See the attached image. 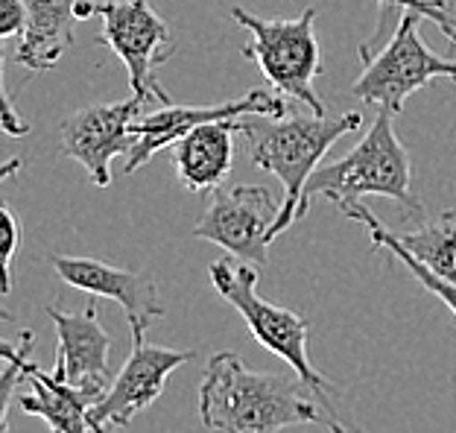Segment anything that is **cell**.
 <instances>
[{
    "instance_id": "9a60e30c",
    "label": "cell",
    "mask_w": 456,
    "mask_h": 433,
    "mask_svg": "<svg viewBox=\"0 0 456 433\" xmlns=\"http://www.w3.org/2000/svg\"><path fill=\"white\" fill-rule=\"evenodd\" d=\"M24 380H29V393H20V413L38 416L50 425V433H109L94 428L91 407L97 398L79 393L53 372H45L33 357L24 364Z\"/></svg>"
},
{
    "instance_id": "8992f818",
    "label": "cell",
    "mask_w": 456,
    "mask_h": 433,
    "mask_svg": "<svg viewBox=\"0 0 456 433\" xmlns=\"http://www.w3.org/2000/svg\"><path fill=\"white\" fill-rule=\"evenodd\" d=\"M419 12H403L401 24L389 41L375 56L362 61V74L351 82V94L369 106H387L392 111H401L419 88L428 86L430 79L448 77L456 79V61L436 56L424 45L419 36Z\"/></svg>"
},
{
    "instance_id": "7402d4cb",
    "label": "cell",
    "mask_w": 456,
    "mask_h": 433,
    "mask_svg": "<svg viewBox=\"0 0 456 433\" xmlns=\"http://www.w3.org/2000/svg\"><path fill=\"white\" fill-rule=\"evenodd\" d=\"M27 20L24 0H0V38H20L27 33Z\"/></svg>"
},
{
    "instance_id": "d6986e66",
    "label": "cell",
    "mask_w": 456,
    "mask_h": 433,
    "mask_svg": "<svg viewBox=\"0 0 456 433\" xmlns=\"http://www.w3.org/2000/svg\"><path fill=\"white\" fill-rule=\"evenodd\" d=\"M33 331H20L15 337L4 339V346H0V352H4V360H6V372L0 378V421H4V433H12L9 430V404L15 401V387L24 384V364L33 355Z\"/></svg>"
},
{
    "instance_id": "7a4b0ae2",
    "label": "cell",
    "mask_w": 456,
    "mask_h": 433,
    "mask_svg": "<svg viewBox=\"0 0 456 433\" xmlns=\"http://www.w3.org/2000/svg\"><path fill=\"white\" fill-rule=\"evenodd\" d=\"M243 138L248 143V159L257 170H266L281 182L284 200L278 220L273 225V241L281 237L298 220V202L307 179L328 156L334 143L357 132L362 115L342 111V115H293V118H266L246 115Z\"/></svg>"
},
{
    "instance_id": "9c48e42d",
    "label": "cell",
    "mask_w": 456,
    "mask_h": 433,
    "mask_svg": "<svg viewBox=\"0 0 456 433\" xmlns=\"http://www.w3.org/2000/svg\"><path fill=\"white\" fill-rule=\"evenodd\" d=\"M152 100L132 94L118 102H94L82 106L61 120V152L86 167L88 179L97 188L111 184V161L132 150V123L141 118V109Z\"/></svg>"
},
{
    "instance_id": "603a6c76",
    "label": "cell",
    "mask_w": 456,
    "mask_h": 433,
    "mask_svg": "<svg viewBox=\"0 0 456 433\" xmlns=\"http://www.w3.org/2000/svg\"><path fill=\"white\" fill-rule=\"evenodd\" d=\"M0 106H4V111H0V127H4L6 135L12 138H24L29 132V123L24 118H18V111L12 106V94H9L6 88V77H4V65H0Z\"/></svg>"
},
{
    "instance_id": "ba28073f",
    "label": "cell",
    "mask_w": 456,
    "mask_h": 433,
    "mask_svg": "<svg viewBox=\"0 0 456 433\" xmlns=\"http://www.w3.org/2000/svg\"><path fill=\"white\" fill-rule=\"evenodd\" d=\"M278 211L281 202L264 184H223L211 191V205L193 225V237L223 246L237 261L261 270L269 257Z\"/></svg>"
},
{
    "instance_id": "44dd1931",
    "label": "cell",
    "mask_w": 456,
    "mask_h": 433,
    "mask_svg": "<svg viewBox=\"0 0 456 433\" xmlns=\"http://www.w3.org/2000/svg\"><path fill=\"white\" fill-rule=\"evenodd\" d=\"M0 223H4V293L12 290V257L18 249V241H20V225H18V216L9 205H0Z\"/></svg>"
},
{
    "instance_id": "5b68a950",
    "label": "cell",
    "mask_w": 456,
    "mask_h": 433,
    "mask_svg": "<svg viewBox=\"0 0 456 433\" xmlns=\"http://www.w3.org/2000/svg\"><path fill=\"white\" fill-rule=\"evenodd\" d=\"M232 18L240 24L252 41L243 47L246 59H252L273 91L293 97L314 111L328 115L319 100L314 82L322 74V50L316 41V9H305L296 18H257L243 6L232 9Z\"/></svg>"
},
{
    "instance_id": "30bf717a",
    "label": "cell",
    "mask_w": 456,
    "mask_h": 433,
    "mask_svg": "<svg viewBox=\"0 0 456 433\" xmlns=\"http://www.w3.org/2000/svg\"><path fill=\"white\" fill-rule=\"evenodd\" d=\"M246 115L284 118L287 115L284 94H278V91L252 88L243 97L214 102V106H175V102H167V106H161L159 111L141 115L132 123L134 143H132V150L126 156V167L123 170L134 173L138 167H143L155 152L173 147L175 141H179L182 135H188V132L200 127V123L234 120V118H246Z\"/></svg>"
},
{
    "instance_id": "52a82bcc",
    "label": "cell",
    "mask_w": 456,
    "mask_h": 433,
    "mask_svg": "<svg viewBox=\"0 0 456 433\" xmlns=\"http://www.w3.org/2000/svg\"><path fill=\"white\" fill-rule=\"evenodd\" d=\"M97 15L102 18L100 41L129 70L132 94L167 106L170 94L159 82V68L173 56L170 27L150 0H97Z\"/></svg>"
},
{
    "instance_id": "2e32d148",
    "label": "cell",
    "mask_w": 456,
    "mask_h": 433,
    "mask_svg": "<svg viewBox=\"0 0 456 433\" xmlns=\"http://www.w3.org/2000/svg\"><path fill=\"white\" fill-rule=\"evenodd\" d=\"M27 33L15 45V61L27 70H50L74 45L79 0H24Z\"/></svg>"
},
{
    "instance_id": "7c38bea8",
    "label": "cell",
    "mask_w": 456,
    "mask_h": 433,
    "mask_svg": "<svg viewBox=\"0 0 456 433\" xmlns=\"http://www.w3.org/2000/svg\"><path fill=\"white\" fill-rule=\"evenodd\" d=\"M50 264L65 284L88 296L114 298L126 314L132 343H143L150 328L164 316L159 287H155L150 273L123 270V266H111L106 261H97V257L74 255H50Z\"/></svg>"
},
{
    "instance_id": "4fadbf2b",
    "label": "cell",
    "mask_w": 456,
    "mask_h": 433,
    "mask_svg": "<svg viewBox=\"0 0 456 433\" xmlns=\"http://www.w3.org/2000/svg\"><path fill=\"white\" fill-rule=\"evenodd\" d=\"M94 298L97 296H91V302L86 305L82 314H68L56 305L45 307V311L59 337L56 364L50 372L74 389H79V393L100 401L114 384V372L109 366L111 337L100 325V307Z\"/></svg>"
},
{
    "instance_id": "6da1fadb",
    "label": "cell",
    "mask_w": 456,
    "mask_h": 433,
    "mask_svg": "<svg viewBox=\"0 0 456 433\" xmlns=\"http://www.w3.org/2000/svg\"><path fill=\"white\" fill-rule=\"evenodd\" d=\"M200 416L202 425L214 433H281L296 425H319L330 433H360L298 375L255 372L234 352H216L205 364Z\"/></svg>"
},
{
    "instance_id": "ac0fdd59",
    "label": "cell",
    "mask_w": 456,
    "mask_h": 433,
    "mask_svg": "<svg viewBox=\"0 0 456 433\" xmlns=\"http://www.w3.org/2000/svg\"><path fill=\"white\" fill-rule=\"evenodd\" d=\"M337 208H339L342 214H348L354 223L366 225L369 234H371V246H375V249L389 252L392 257H398V261H401L403 266H407V270H410L412 275L419 278V284L424 287V290H430L436 298H442L444 307H448V311L456 316V284L444 282V278H439V275H433V273L428 270V266H421L407 249H401L398 241L392 237V232L378 220L375 214H371V211L366 208V205H360V202H339Z\"/></svg>"
},
{
    "instance_id": "3957f363",
    "label": "cell",
    "mask_w": 456,
    "mask_h": 433,
    "mask_svg": "<svg viewBox=\"0 0 456 433\" xmlns=\"http://www.w3.org/2000/svg\"><path fill=\"white\" fill-rule=\"evenodd\" d=\"M398 111L387 106L378 109L369 132L351 147L346 156L319 164L314 176L307 179L298 202V220L310 211L316 197H325L330 202H360L362 197H383L398 202L407 216H421L424 202L412 193V161L407 147L395 135Z\"/></svg>"
},
{
    "instance_id": "8fae6325",
    "label": "cell",
    "mask_w": 456,
    "mask_h": 433,
    "mask_svg": "<svg viewBox=\"0 0 456 433\" xmlns=\"http://www.w3.org/2000/svg\"><path fill=\"white\" fill-rule=\"evenodd\" d=\"M193 355H196L193 348L150 346L147 339L143 343H132V355L123 364L120 372L114 375L109 393L91 407L94 428L109 433L114 428H129L134 416H141L143 410L152 407L161 398L170 375L182 364H188Z\"/></svg>"
},
{
    "instance_id": "277c9868",
    "label": "cell",
    "mask_w": 456,
    "mask_h": 433,
    "mask_svg": "<svg viewBox=\"0 0 456 433\" xmlns=\"http://www.w3.org/2000/svg\"><path fill=\"white\" fill-rule=\"evenodd\" d=\"M208 278H211L214 290L243 316L248 334H252L266 352H273L281 357L284 364H289V369H293L325 404H334L330 398L337 396V387L330 384V380L314 366V360H310V348H307L310 319L266 302V298L257 293V266L252 264L234 266V264H228V257H220V261L211 264Z\"/></svg>"
},
{
    "instance_id": "ffe728a7",
    "label": "cell",
    "mask_w": 456,
    "mask_h": 433,
    "mask_svg": "<svg viewBox=\"0 0 456 433\" xmlns=\"http://www.w3.org/2000/svg\"><path fill=\"white\" fill-rule=\"evenodd\" d=\"M380 4V18H378V27H375V33H371V38L369 41H362L360 45V59L366 61L369 56H375L378 50L387 45L389 41V36L395 33V27L401 24V18H403V4L401 0H378Z\"/></svg>"
},
{
    "instance_id": "e0dca14e",
    "label": "cell",
    "mask_w": 456,
    "mask_h": 433,
    "mask_svg": "<svg viewBox=\"0 0 456 433\" xmlns=\"http://www.w3.org/2000/svg\"><path fill=\"white\" fill-rule=\"evenodd\" d=\"M392 237L433 275L456 284V211H444L416 232H392Z\"/></svg>"
},
{
    "instance_id": "5bb4252c",
    "label": "cell",
    "mask_w": 456,
    "mask_h": 433,
    "mask_svg": "<svg viewBox=\"0 0 456 433\" xmlns=\"http://www.w3.org/2000/svg\"><path fill=\"white\" fill-rule=\"evenodd\" d=\"M234 135H243V120H208L173 143V167L191 193L223 188L234 164Z\"/></svg>"
}]
</instances>
